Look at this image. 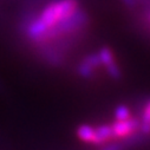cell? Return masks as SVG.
Segmentation results:
<instances>
[{
    "label": "cell",
    "mask_w": 150,
    "mask_h": 150,
    "mask_svg": "<svg viewBox=\"0 0 150 150\" xmlns=\"http://www.w3.org/2000/svg\"><path fill=\"white\" fill-rule=\"evenodd\" d=\"M78 8L79 5L77 0H54V1L46 5L45 8L42 11L40 16H38L37 18L47 28L50 33L53 27H56L59 23L73 14Z\"/></svg>",
    "instance_id": "1"
},
{
    "label": "cell",
    "mask_w": 150,
    "mask_h": 150,
    "mask_svg": "<svg viewBox=\"0 0 150 150\" xmlns=\"http://www.w3.org/2000/svg\"><path fill=\"white\" fill-rule=\"evenodd\" d=\"M97 54L99 57L102 66L106 69V72L109 76L114 79H120L122 77V71L116 63V58H115V54L112 52V50L104 46L97 52Z\"/></svg>",
    "instance_id": "2"
},
{
    "label": "cell",
    "mask_w": 150,
    "mask_h": 150,
    "mask_svg": "<svg viewBox=\"0 0 150 150\" xmlns=\"http://www.w3.org/2000/svg\"><path fill=\"white\" fill-rule=\"evenodd\" d=\"M99 66H102V64H100L98 54L97 53H91V54L86 56L79 63V65L77 67V72H78V74L81 77H83L85 79H89V78L93 77L96 69H98Z\"/></svg>",
    "instance_id": "3"
},
{
    "label": "cell",
    "mask_w": 150,
    "mask_h": 150,
    "mask_svg": "<svg viewBox=\"0 0 150 150\" xmlns=\"http://www.w3.org/2000/svg\"><path fill=\"white\" fill-rule=\"evenodd\" d=\"M112 134L114 137L117 138H124L131 136L138 128V122L134 118H128L124 121H116L114 124H111Z\"/></svg>",
    "instance_id": "4"
},
{
    "label": "cell",
    "mask_w": 150,
    "mask_h": 150,
    "mask_svg": "<svg viewBox=\"0 0 150 150\" xmlns=\"http://www.w3.org/2000/svg\"><path fill=\"white\" fill-rule=\"evenodd\" d=\"M111 138H114L111 125H99L95 128V141L93 144H103Z\"/></svg>",
    "instance_id": "5"
},
{
    "label": "cell",
    "mask_w": 150,
    "mask_h": 150,
    "mask_svg": "<svg viewBox=\"0 0 150 150\" xmlns=\"http://www.w3.org/2000/svg\"><path fill=\"white\" fill-rule=\"evenodd\" d=\"M77 136L81 141L86 143H93L95 141V127L83 124L77 129Z\"/></svg>",
    "instance_id": "6"
},
{
    "label": "cell",
    "mask_w": 150,
    "mask_h": 150,
    "mask_svg": "<svg viewBox=\"0 0 150 150\" xmlns=\"http://www.w3.org/2000/svg\"><path fill=\"white\" fill-rule=\"evenodd\" d=\"M141 130L143 134L148 135L150 134V99L146 102L144 109H143V114H142V122H141Z\"/></svg>",
    "instance_id": "7"
},
{
    "label": "cell",
    "mask_w": 150,
    "mask_h": 150,
    "mask_svg": "<svg viewBox=\"0 0 150 150\" xmlns=\"http://www.w3.org/2000/svg\"><path fill=\"white\" fill-rule=\"evenodd\" d=\"M131 117L130 109L127 105H118L115 109V118L116 121H124Z\"/></svg>",
    "instance_id": "8"
},
{
    "label": "cell",
    "mask_w": 150,
    "mask_h": 150,
    "mask_svg": "<svg viewBox=\"0 0 150 150\" xmlns=\"http://www.w3.org/2000/svg\"><path fill=\"white\" fill-rule=\"evenodd\" d=\"M121 1L128 7H135L137 4V0H121Z\"/></svg>",
    "instance_id": "9"
},
{
    "label": "cell",
    "mask_w": 150,
    "mask_h": 150,
    "mask_svg": "<svg viewBox=\"0 0 150 150\" xmlns=\"http://www.w3.org/2000/svg\"><path fill=\"white\" fill-rule=\"evenodd\" d=\"M122 148H123L122 144H111V145L104 148L103 150H122Z\"/></svg>",
    "instance_id": "10"
},
{
    "label": "cell",
    "mask_w": 150,
    "mask_h": 150,
    "mask_svg": "<svg viewBox=\"0 0 150 150\" xmlns=\"http://www.w3.org/2000/svg\"><path fill=\"white\" fill-rule=\"evenodd\" d=\"M149 19H150V16H149Z\"/></svg>",
    "instance_id": "11"
}]
</instances>
